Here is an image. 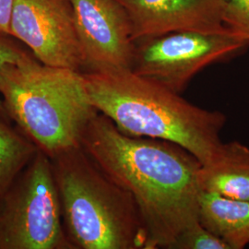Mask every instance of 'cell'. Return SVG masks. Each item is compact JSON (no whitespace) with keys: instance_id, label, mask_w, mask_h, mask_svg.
Returning a JSON list of instances; mask_svg holds the SVG:
<instances>
[{"instance_id":"cell-1","label":"cell","mask_w":249,"mask_h":249,"mask_svg":"<svg viewBox=\"0 0 249 249\" xmlns=\"http://www.w3.org/2000/svg\"><path fill=\"white\" fill-rule=\"evenodd\" d=\"M80 146L137 205L148 249H172L198 223L200 161L176 143L121 132L104 114L87 124Z\"/></svg>"},{"instance_id":"cell-2","label":"cell","mask_w":249,"mask_h":249,"mask_svg":"<svg viewBox=\"0 0 249 249\" xmlns=\"http://www.w3.org/2000/svg\"><path fill=\"white\" fill-rule=\"evenodd\" d=\"M89 99L123 133L176 143L200 163L220 144L226 116L196 107L131 70L83 72Z\"/></svg>"},{"instance_id":"cell-3","label":"cell","mask_w":249,"mask_h":249,"mask_svg":"<svg viewBox=\"0 0 249 249\" xmlns=\"http://www.w3.org/2000/svg\"><path fill=\"white\" fill-rule=\"evenodd\" d=\"M0 98L10 120L50 158L80 146L99 113L83 72L47 66L31 53L0 67Z\"/></svg>"},{"instance_id":"cell-4","label":"cell","mask_w":249,"mask_h":249,"mask_svg":"<svg viewBox=\"0 0 249 249\" xmlns=\"http://www.w3.org/2000/svg\"><path fill=\"white\" fill-rule=\"evenodd\" d=\"M50 159L64 229L74 249H148L133 197L80 145Z\"/></svg>"},{"instance_id":"cell-5","label":"cell","mask_w":249,"mask_h":249,"mask_svg":"<svg viewBox=\"0 0 249 249\" xmlns=\"http://www.w3.org/2000/svg\"><path fill=\"white\" fill-rule=\"evenodd\" d=\"M0 249H75L64 229L51 159L40 150L0 196Z\"/></svg>"},{"instance_id":"cell-6","label":"cell","mask_w":249,"mask_h":249,"mask_svg":"<svg viewBox=\"0 0 249 249\" xmlns=\"http://www.w3.org/2000/svg\"><path fill=\"white\" fill-rule=\"evenodd\" d=\"M135 44L131 71L180 93L206 67L245 50L249 39L237 34L178 32Z\"/></svg>"},{"instance_id":"cell-7","label":"cell","mask_w":249,"mask_h":249,"mask_svg":"<svg viewBox=\"0 0 249 249\" xmlns=\"http://www.w3.org/2000/svg\"><path fill=\"white\" fill-rule=\"evenodd\" d=\"M10 36L47 66L83 72L71 0H16Z\"/></svg>"},{"instance_id":"cell-8","label":"cell","mask_w":249,"mask_h":249,"mask_svg":"<svg viewBox=\"0 0 249 249\" xmlns=\"http://www.w3.org/2000/svg\"><path fill=\"white\" fill-rule=\"evenodd\" d=\"M134 42L178 32L249 36L228 0H118Z\"/></svg>"},{"instance_id":"cell-9","label":"cell","mask_w":249,"mask_h":249,"mask_svg":"<svg viewBox=\"0 0 249 249\" xmlns=\"http://www.w3.org/2000/svg\"><path fill=\"white\" fill-rule=\"evenodd\" d=\"M84 72L131 70L136 44L118 0H71Z\"/></svg>"},{"instance_id":"cell-10","label":"cell","mask_w":249,"mask_h":249,"mask_svg":"<svg viewBox=\"0 0 249 249\" xmlns=\"http://www.w3.org/2000/svg\"><path fill=\"white\" fill-rule=\"evenodd\" d=\"M201 191L249 201V148L238 142L220 144L211 159L200 165Z\"/></svg>"},{"instance_id":"cell-11","label":"cell","mask_w":249,"mask_h":249,"mask_svg":"<svg viewBox=\"0 0 249 249\" xmlns=\"http://www.w3.org/2000/svg\"><path fill=\"white\" fill-rule=\"evenodd\" d=\"M198 221L230 249L249 245V201L201 191Z\"/></svg>"},{"instance_id":"cell-12","label":"cell","mask_w":249,"mask_h":249,"mask_svg":"<svg viewBox=\"0 0 249 249\" xmlns=\"http://www.w3.org/2000/svg\"><path fill=\"white\" fill-rule=\"evenodd\" d=\"M38 148L18 127L0 117V196L34 159Z\"/></svg>"},{"instance_id":"cell-13","label":"cell","mask_w":249,"mask_h":249,"mask_svg":"<svg viewBox=\"0 0 249 249\" xmlns=\"http://www.w3.org/2000/svg\"><path fill=\"white\" fill-rule=\"evenodd\" d=\"M171 249H230L229 247L206 229L201 223H196L183 231Z\"/></svg>"},{"instance_id":"cell-14","label":"cell","mask_w":249,"mask_h":249,"mask_svg":"<svg viewBox=\"0 0 249 249\" xmlns=\"http://www.w3.org/2000/svg\"><path fill=\"white\" fill-rule=\"evenodd\" d=\"M30 53L22 50L20 47H18V45H14V43L9 41V39L0 35V67L9 63L18 62L19 60L23 59L24 57H26ZM0 117L9 122H12L4 107L1 98H0Z\"/></svg>"},{"instance_id":"cell-15","label":"cell","mask_w":249,"mask_h":249,"mask_svg":"<svg viewBox=\"0 0 249 249\" xmlns=\"http://www.w3.org/2000/svg\"><path fill=\"white\" fill-rule=\"evenodd\" d=\"M16 0H0V35L10 36V21Z\"/></svg>"},{"instance_id":"cell-16","label":"cell","mask_w":249,"mask_h":249,"mask_svg":"<svg viewBox=\"0 0 249 249\" xmlns=\"http://www.w3.org/2000/svg\"><path fill=\"white\" fill-rule=\"evenodd\" d=\"M249 36V0H228Z\"/></svg>"}]
</instances>
